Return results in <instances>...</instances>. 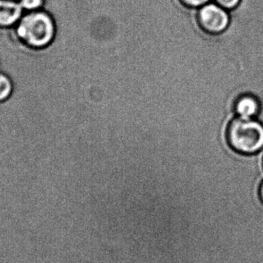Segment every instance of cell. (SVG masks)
Instances as JSON below:
<instances>
[{"label":"cell","mask_w":263,"mask_h":263,"mask_svg":"<svg viewBox=\"0 0 263 263\" xmlns=\"http://www.w3.org/2000/svg\"><path fill=\"white\" fill-rule=\"evenodd\" d=\"M182 4L189 8L199 9L207 3H211L212 0H180Z\"/></svg>","instance_id":"9"},{"label":"cell","mask_w":263,"mask_h":263,"mask_svg":"<svg viewBox=\"0 0 263 263\" xmlns=\"http://www.w3.org/2000/svg\"><path fill=\"white\" fill-rule=\"evenodd\" d=\"M13 29L21 44L34 50L49 47L55 42L57 35L55 18L46 9L24 12Z\"/></svg>","instance_id":"1"},{"label":"cell","mask_w":263,"mask_h":263,"mask_svg":"<svg viewBox=\"0 0 263 263\" xmlns=\"http://www.w3.org/2000/svg\"><path fill=\"white\" fill-rule=\"evenodd\" d=\"M16 1H18V0H16Z\"/></svg>","instance_id":"11"},{"label":"cell","mask_w":263,"mask_h":263,"mask_svg":"<svg viewBox=\"0 0 263 263\" xmlns=\"http://www.w3.org/2000/svg\"><path fill=\"white\" fill-rule=\"evenodd\" d=\"M12 83L6 74L0 72V103L6 101L12 92Z\"/></svg>","instance_id":"6"},{"label":"cell","mask_w":263,"mask_h":263,"mask_svg":"<svg viewBox=\"0 0 263 263\" xmlns=\"http://www.w3.org/2000/svg\"><path fill=\"white\" fill-rule=\"evenodd\" d=\"M215 2L216 4L227 11H231L239 6L241 0H215Z\"/></svg>","instance_id":"8"},{"label":"cell","mask_w":263,"mask_h":263,"mask_svg":"<svg viewBox=\"0 0 263 263\" xmlns=\"http://www.w3.org/2000/svg\"><path fill=\"white\" fill-rule=\"evenodd\" d=\"M24 14L16 0H0V29H14Z\"/></svg>","instance_id":"5"},{"label":"cell","mask_w":263,"mask_h":263,"mask_svg":"<svg viewBox=\"0 0 263 263\" xmlns=\"http://www.w3.org/2000/svg\"><path fill=\"white\" fill-rule=\"evenodd\" d=\"M197 20L204 32L219 35L230 26V15L229 11L216 3H209L198 9Z\"/></svg>","instance_id":"3"},{"label":"cell","mask_w":263,"mask_h":263,"mask_svg":"<svg viewBox=\"0 0 263 263\" xmlns=\"http://www.w3.org/2000/svg\"><path fill=\"white\" fill-rule=\"evenodd\" d=\"M24 12H35L44 9L47 0H18Z\"/></svg>","instance_id":"7"},{"label":"cell","mask_w":263,"mask_h":263,"mask_svg":"<svg viewBox=\"0 0 263 263\" xmlns=\"http://www.w3.org/2000/svg\"><path fill=\"white\" fill-rule=\"evenodd\" d=\"M225 137L236 153L246 156L258 154L263 150V123L257 119L234 117L227 124Z\"/></svg>","instance_id":"2"},{"label":"cell","mask_w":263,"mask_h":263,"mask_svg":"<svg viewBox=\"0 0 263 263\" xmlns=\"http://www.w3.org/2000/svg\"><path fill=\"white\" fill-rule=\"evenodd\" d=\"M259 199H260L261 202H262L263 203V179H262V182H261L260 185H259Z\"/></svg>","instance_id":"10"},{"label":"cell","mask_w":263,"mask_h":263,"mask_svg":"<svg viewBox=\"0 0 263 263\" xmlns=\"http://www.w3.org/2000/svg\"><path fill=\"white\" fill-rule=\"evenodd\" d=\"M233 111L235 117L239 118L257 119L262 111V103L256 96L245 92L235 99Z\"/></svg>","instance_id":"4"}]
</instances>
